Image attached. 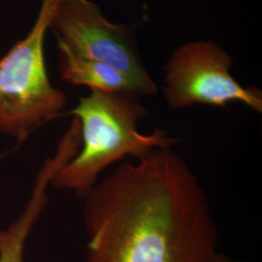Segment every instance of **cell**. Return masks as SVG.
I'll return each mask as SVG.
<instances>
[{"label": "cell", "instance_id": "cell-2", "mask_svg": "<svg viewBox=\"0 0 262 262\" xmlns=\"http://www.w3.org/2000/svg\"><path fill=\"white\" fill-rule=\"evenodd\" d=\"M140 96L133 93L91 90L80 97L70 114L80 124L78 152L53 176L51 186L69 189L84 198L100 174L114 163L129 157L139 159L158 148H171L176 139L164 130L143 134L138 122L147 115Z\"/></svg>", "mask_w": 262, "mask_h": 262}, {"label": "cell", "instance_id": "cell-4", "mask_svg": "<svg viewBox=\"0 0 262 262\" xmlns=\"http://www.w3.org/2000/svg\"><path fill=\"white\" fill-rule=\"evenodd\" d=\"M49 29L56 35L57 48L112 66L130 80L140 96L157 94L128 26L109 21L91 0H57Z\"/></svg>", "mask_w": 262, "mask_h": 262}, {"label": "cell", "instance_id": "cell-1", "mask_svg": "<svg viewBox=\"0 0 262 262\" xmlns=\"http://www.w3.org/2000/svg\"><path fill=\"white\" fill-rule=\"evenodd\" d=\"M84 199L85 262H210L217 253L205 190L173 147L122 162Z\"/></svg>", "mask_w": 262, "mask_h": 262}, {"label": "cell", "instance_id": "cell-6", "mask_svg": "<svg viewBox=\"0 0 262 262\" xmlns=\"http://www.w3.org/2000/svg\"><path fill=\"white\" fill-rule=\"evenodd\" d=\"M55 173L52 163L43 164L24 211L7 229L0 230V262H25L28 236L46 206L48 187Z\"/></svg>", "mask_w": 262, "mask_h": 262}, {"label": "cell", "instance_id": "cell-5", "mask_svg": "<svg viewBox=\"0 0 262 262\" xmlns=\"http://www.w3.org/2000/svg\"><path fill=\"white\" fill-rule=\"evenodd\" d=\"M232 63V57L211 41L178 48L164 67L162 92L169 107L183 109L201 104L226 108L238 102L261 113V91L238 83L230 74Z\"/></svg>", "mask_w": 262, "mask_h": 262}, {"label": "cell", "instance_id": "cell-3", "mask_svg": "<svg viewBox=\"0 0 262 262\" xmlns=\"http://www.w3.org/2000/svg\"><path fill=\"white\" fill-rule=\"evenodd\" d=\"M57 0H41L27 36L0 58V132L23 143L66 105V94L48 75L44 44Z\"/></svg>", "mask_w": 262, "mask_h": 262}, {"label": "cell", "instance_id": "cell-7", "mask_svg": "<svg viewBox=\"0 0 262 262\" xmlns=\"http://www.w3.org/2000/svg\"><path fill=\"white\" fill-rule=\"evenodd\" d=\"M57 49L60 77L67 83L96 91L139 95L130 80L112 66L98 59L75 55L62 48Z\"/></svg>", "mask_w": 262, "mask_h": 262}, {"label": "cell", "instance_id": "cell-8", "mask_svg": "<svg viewBox=\"0 0 262 262\" xmlns=\"http://www.w3.org/2000/svg\"><path fill=\"white\" fill-rule=\"evenodd\" d=\"M210 262H244L241 260H237V259H233V258H230L228 256H225L223 254H220V253H216L215 256L210 260Z\"/></svg>", "mask_w": 262, "mask_h": 262}]
</instances>
